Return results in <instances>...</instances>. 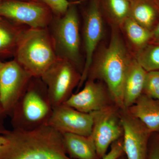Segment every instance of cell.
I'll return each mask as SVG.
<instances>
[{"label": "cell", "instance_id": "6da1fadb", "mask_svg": "<svg viewBox=\"0 0 159 159\" xmlns=\"http://www.w3.org/2000/svg\"><path fill=\"white\" fill-rule=\"evenodd\" d=\"M4 135L0 159H74L66 153L62 134L50 125L29 130L13 129Z\"/></svg>", "mask_w": 159, "mask_h": 159}, {"label": "cell", "instance_id": "7a4b0ae2", "mask_svg": "<svg viewBox=\"0 0 159 159\" xmlns=\"http://www.w3.org/2000/svg\"><path fill=\"white\" fill-rule=\"evenodd\" d=\"M111 28L109 43L100 50L96 57L94 56L87 79H99L105 83L115 105L123 110L124 81L134 55L119 27L111 26Z\"/></svg>", "mask_w": 159, "mask_h": 159}, {"label": "cell", "instance_id": "3957f363", "mask_svg": "<svg viewBox=\"0 0 159 159\" xmlns=\"http://www.w3.org/2000/svg\"><path fill=\"white\" fill-rule=\"evenodd\" d=\"M53 111L45 84L32 77L10 112L13 128L29 130L47 125Z\"/></svg>", "mask_w": 159, "mask_h": 159}, {"label": "cell", "instance_id": "277c9868", "mask_svg": "<svg viewBox=\"0 0 159 159\" xmlns=\"http://www.w3.org/2000/svg\"><path fill=\"white\" fill-rule=\"evenodd\" d=\"M15 54L16 60L31 77L40 78L57 58L48 28L25 29Z\"/></svg>", "mask_w": 159, "mask_h": 159}, {"label": "cell", "instance_id": "5b68a950", "mask_svg": "<svg viewBox=\"0 0 159 159\" xmlns=\"http://www.w3.org/2000/svg\"><path fill=\"white\" fill-rule=\"evenodd\" d=\"M56 17L52 19L48 29L56 56L70 61L82 74L84 64L80 53L79 18L77 7L72 3L63 15Z\"/></svg>", "mask_w": 159, "mask_h": 159}, {"label": "cell", "instance_id": "8992f818", "mask_svg": "<svg viewBox=\"0 0 159 159\" xmlns=\"http://www.w3.org/2000/svg\"><path fill=\"white\" fill-rule=\"evenodd\" d=\"M81 73L67 60L57 58L40 77L45 84L53 108L63 104L80 81Z\"/></svg>", "mask_w": 159, "mask_h": 159}, {"label": "cell", "instance_id": "52a82bcc", "mask_svg": "<svg viewBox=\"0 0 159 159\" xmlns=\"http://www.w3.org/2000/svg\"><path fill=\"white\" fill-rule=\"evenodd\" d=\"M100 0H91L84 17L83 39L85 53L84 66L78 88L87 79L88 75L99 42L104 33V25Z\"/></svg>", "mask_w": 159, "mask_h": 159}, {"label": "cell", "instance_id": "ba28073f", "mask_svg": "<svg viewBox=\"0 0 159 159\" xmlns=\"http://www.w3.org/2000/svg\"><path fill=\"white\" fill-rule=\"evenodd\" d=\"M116 106L91 113L93 125L91 137L96 145L99 159L105 155L110 145L123 136L120 115Z\"/></svg>", "mask_w": 159, "mask_h": 159}, {"label": "cell", "instance_id": "9c48e42d", "mask_svg": "<svg viewBox=\"0 0 159 159\" xmlns=\"http://www.w3.org/2000/svg\"><path fill=\"white\" fill-rule=\"evenodd\" d=\"M50 9L43 4L16 0L0 3V16L31 29L49 27L52 18Z\"/></svg>", "mask_w": 159, "mask_h": 159}, {"label": "cell", "instance_id": "30bf717a", "mask_svg": "<svg viewBox=\"0 0 159 159\" xmlns=\"http://www.w3.org/2000/svg\"><path fill=\"white\" fill-rule=\"evenodd\" d=\"M32 77L16 60L4 63L0 71V103L6 114L11 112Z\"/></svg>", "mask_w": 159, "mask_h": 159}, {"label": "cell", "instance_id": "8fae6325", "mask_svg": "<svg viewBox=\"0 0 159 159\" xmlns=\"http://www.w3.org/2000/svg\"><path fill=\"white\" fill-rule=\"evenodd\" d=\"M113 103L115 104L107 87L97 80L88 79L81 90L72 94L64 104L82 112L91 113L112 106Z\"/></svg>", "mask_w": 159, "mask_h": 159}, {"label": "cell", "instance_id": "7c38bea8", "mask_svg": "<svg viewBox=\"0 0 159 159\" xmlns=\"http://www.w3.org/2000/svg\"><path fill=\"white\" fill-rule=\"evenodd\" d=\"M121 110L124 152L127 159H146L151 132L140 120L131 116L126 109Z\"/></svg>", "mask_w": 159, "mask_h": 159}, {"label": "cell", "instance_id": "4fadbf2b", "mask_svg": "<svg viewBox=\"0 0 159 159\" xmlns=\"http://www.w3.org/2000/svg\"><path fill=\"white\" fill-rule=\"evenodd\" d=\"M93 125L92 113H86L62 104L53 108L48 125L61 134L69 133L89 136Z\"/></svg>", "mask_w": 159, "mask_h": 159}, {"label": "cell", "instance_id": "5bb4252c", "mask_svg": "<svg viewBox=\"0 0 159 159\" xmlns=\"http://www.w3.org/2000/svg\"><path fill=\"white\" fill-rule=\"evenodd\" d=\"M147 73L134 56L127 69L124 81L123 103L125 110L133 105L143 93Z\"/></svg>", "mask_w": 159, "mask_h": 159}, {"label": "cell", "instance_id": "9a60e30c", "mask_svg": "<svg viewBox=\"0 0 159 159\" xmlns=\"http://www.w3.org/2000/svg\"><path fill=\"white\" fill-rule=\"evenodd\" d=\"M140 120L151 132L159 131V101L142 93L133 105L126 109Z\"/></svg>", "mask_w": 159, "mask_h": 159}, {"label": "cell", "instance_id": "2e32d148", "mask_svg": "<svg viewBox=\"0 0 159 159\" xmlns=\"http://www.w3.org/2000/svg\"><path fill=\"white\" fill-rule=\"evenodd\" d=\"M62 134L66 152L71 158L100 159L91 135L85 136L73 134Z\"/></svg>", "mask_w": 159, "mask_h": 159}, {"label": "cell", "instance_id": "e0dca14e", "mask_svg": "<svg viewBox=\"0 0 159 159\" xmlns=\"http://www.w3.org/2000/svg\"><path fill=\"white\" fill-rule=\"evenodd\" d=\"M129 17L152 31L159 22V7L154 0H129Z\"/></svg>", "mask_w": 159, "mask_h": 159}, {"label": "cell", "instance_id": "ac0fdd59", "mask_svg": "<svg viewBox=\"0 0 159 159\" xmlns=\"http://www.w3.org/2000/svg\"><path fill=\"white\" fill-rule=\"evenodd\" d=\"M119 29L128 42V47L131 49L133 54L148 45L151 41V31L140 25L130 17L124 21Z\"/></svg>", "mask_w": 159, "mask_h": 159}, {"label": "cell", "instance_id": "d6986e66", "mask_svg": "<svg viewBox=\"0 0 159 159\" xmlns=\"http://www.w3.org/2000/svg\"><path fill=\"white\" fill-rule=\"evenodd\" d=\"M101 9L104 11L111 26L120 28L130 11L129 0H100Z\"/></svg>", "mask_w": 159, "mask_h": 159}, {"label": "cell", "instance_id": "ffe728a7", "mask_svg": "<svg viewBox=\"0 0 159 159\" xmlns=\"http://www.w3.org/2000/svg\"><path fill=\"white\" fill-rule=\"evenodd\" d=\"M133 55L145 71H159V45L149 44Z\"/></svg>", "mask_w": 159, "mask_h": 159}, {"label": "cell", "instance_id": "44dd1931", "mask_svg": "<svg viewBox=\"0 0 159 159\" xmlns=\"http://www.w3.org/2000/svg\"><path fill=\"white\" fill-rule=\"evenodd\" d=\"M24 29H11L0 23V54L16 49L18 43Z\"/></svg>", "mask_w": 159, "mask_h": 159}, {"label": "cell", "instance_id": "7402d4cb", "mask_svg": "<svg viewBox=\"0 0 159 159\" xmlns=\"http://www.w3.org/2000/svg\"><path fill=\"white\" fill-rule=\"evenodd\" d=\"M143 93L159 101V71L147 72Z\"/></svg>", "mask_w": 159, "mask_h": 159}, {"label": "cell", "instance_id": "603a6c76", "mask_svg": "<svg viewBox=\"0 0 159 159\" xmlns=\"http://www.w3.org/2000/svg\"><path fill=\"white\" fill-rule=\"evenodd\" d=\"M45 5L56 16L63 15L72 3L68 0H39Z\"/></svg>", "mask_w": 159, "mask_h": 159}, {"label": "cell", "instance_id": "cb8c5ba5", "mask_svg": "<svg viewBox=\"0 0 159 159\" xmlns=\"http://www.w3.org/2000/svg\"><path fill=\"white\" fill-rule=\"evenodd\" d=\"M123 151V140L119 139L111 145L110 151L102 159H117L122 156Z\"/></svg>", "mask_w": 159, "mask_h": 159}, {"label": "cell", "instance_id": "d4e9b609", "mask_svg": "<svg viewBox=\"0 0 159 159\" xmlns=\"http://www.w3.org/2000/svg\"><path fill=\"white\" fill-rule=\"evenodd\" d=\"M148 159H159V140L156 141L151 146Z\"/></svg>", "mask_w": 159, "mask_h": 159}, {"label": "cell", "instance_id": "484cf974", "mask_svg": "<svg viewBox=\"0 0 159 159\" xmlns=\"http://www.w3.org/2000/svg\"><path fill=\"white\" fill-rule=\"evenodd\" d=\"M6 114L0 103V134H4L8 130L5 128L4 124V120Z\"/></svg>", "mask_w": 159, "mask_h": 159}, {"label": "cell", "instance_id": "4316f807", "mask_svg": "<svg viewBox=\"0 0 159 159\" xmlns=\"http://www.w3.org/2000/svg\"><path fill=\"white\" fill-rule=\"evenodd\" d=\"M152 36L150 44L159 45V22L152 31Z\"/></svg>", "mask_w": 159, "mask_h": 159}, {"label": "cell", "instance_id": "83f0119b", "mask_svg": "<svg viewBox=\"0 0 159 159\" xmlns=\"http://www.w3.org/2000/svg\"><path fill=\"white\" fill-rule=\"evenodd\" d=\"M6 137L4 134H0V148L2 147L6 142Z\"/></svg>", "mask_w": 159, "mask_h": 159}, {"label": "cell", "instance_id": "f1b7e54d", "mask_svg": "<svg viewBox=\"0 0 159 159\" xmlns=\"http://www.w3.org/2000/svg\"><path fill=\"white\" fill-rule=\"evenodd\" d=\"M4 63L2 62H1L0 61V71H1V69H2V68L3 65H4Z\"/></svg>", "mask_w": 159, "mask_h": 159}, {"label": "cell", "instance_id": "f546056e", "mask_svg": "<svg viewBox=\"0 0 159 159\" xmlns=\"http://www.w3.org/2000/svg\"><path fill=\"white\" fill-rule=\"evenodd\" d=\"M155 2L157 3V5L159 7V0H154Z\"/></svg>", "mask_w": 159, "mask_h": 159}, {"label": "cell", "instance_id": "4dcf8cb0", "mask_svg": "<svg viewBox=\"0 0 159 159\" xmlns=\"http://www.w3.org/2000/svg\"><path fill=\"white\" fill-rule=\"evenodd\" d=\"M117 159H124V158H123L122 156L120 157H119V158H118Z\"/></svg>", "mask_w": 159, "mask_h": 159}]
</instances>
